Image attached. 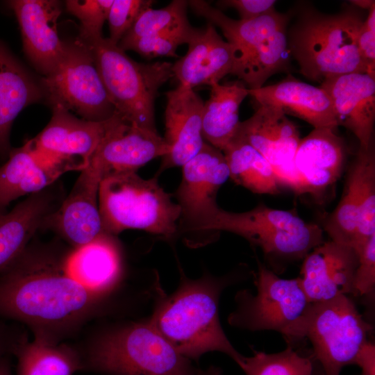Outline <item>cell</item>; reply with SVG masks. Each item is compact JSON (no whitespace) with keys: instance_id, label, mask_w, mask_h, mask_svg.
<instances>
[{"instance_id":"obj_44","label":"cell","mask_w":375,"mask_h":375,"mask_svg":"<svg viewBox=\"0 0 375 375\" xmlns=\"http://www.w3.org/2000/svg\"><path fill=\"white\" fill-rule=\"evenodd\" d=\"M349 3L358 9H365L369 10L372 6H375L374 0H352Z\"/></svg>"},{"instance_id":"obj_12","label":"cell","mask_w":375,"mask_h":375,"mask_svg":"<svg viewBox=\"0 0 375 375\" xmlns=\"http://www.w3.org/2000/svg\"><path fill=\"white\" fill-rule=\"evenodd\" d=\"M182 168L175 192L181 210L178 234L199 235L219 208L217 195L229 178V171L223 152L206 142Z\"/></svg>"},{"instance_id":"obj_43","label":"cell","mask_w":375,"mask_h":375,"mask_svg":"<svg viewBox=\"0 0 375 375\" xmlns=\"http://www.w3.org/2000/svg\"><path fill=\"white\" fill-rule=\"evenodd\" d=\"M0 375H12L9 356L0 357Z\"/></svg>"},{"instance_id":"obj_28","label":"cell","mask_w":375,"mask_h":375,"mask_svg":"<svg viewBox=\"0 0 375 375\" xmlns=\"http://www.w3.org/2000/svg\"><path fill=\"white\" fill-rule=\"evenodd\" d=\"M247 96L249 89L240 80L210 87L202 111V135L207 143L224 150L238 131L240 106Z\"/></svg>"},{"instance_id":"obj_17","label":"cell","mask_w":375,"mask_h":375,"mask_svg":"<svg viewBox=\"0 0 375 375\" xmlns=\"http://www.w3.org/2000/svg\"><path fill=\"white\" fill-rule=\"evenodd\" d=\"M12 10L21 30L24 53L43 76L51 73L62 60L65 42L57 28L60 3L54 0H12Z\"/></svg>"},{"instance_id":"obj_20","label":"cell","mask_w":375,"mask_h":375,"mask_svg":"<svg viewBox=\"0 0 375 375\" xmlns=\"http://www.w3.org/2000/svg\"><path fill=\"white\" fill-rule=\"evenodd\" d=\"M332 102L338 126L351 131L360 147L372 144L375 121V78L366 73H349L320 83Z\"/></svg>"},{"instance_id":"obj_31","label":"cell","mask_w":375,"mask_h":375,"mask_svg":"<svg viewBox=\"0 0 375 375\" xmlns=\"http://www.w3.org/2000/svg\"><path fill=\"white\" fill-rule=\"evenodd\" d=\"M238 365L246 375H315L318 364L312 351L287 344L285 349L273 353L253 351Z\"/></svg>"},{"instance_id":"obj_1","label":"cell","mask_w":375,"mask_h":375,"mask_svg":"<svg viewBox=\"0 0 375 375\" xmlns=\"http://www.w3.org/2000/svg\"><path fill=\"white\" fill-rule=\"evenodd\" d=\"M68 251L31 242L0 272V317L28 327L36 339L58 344L98 310L103 298L66 271Z\"/></svg>"},{"instance_id":"obj_15","label":"cell","mask_w":375,"mask_h":375,"mask_svg":"<svg viewBox=\"0 0 375 375\" xmlns=\"http://www.w3.org/2000/svg\"><path fill=\"white\" fill-rule=\"evenodd\" d=\"M358 258L352 247L331 240L312 249L303 259L298 276L309 303L353 295Z\"/></svg>"},{"instance_id":"obj_36","label":"cell","mask_w":375,"mask_h":375,"mask_svg":"<svg viewBox=\"0 0 375 375\" xmlns=\"http://www.w3.org/2000/svg\"><path fill=\"white\" fill-rule=\"evenodd\" d=\"M113 0H68L66 10L81 22L79 35L102 36V28L107 20Z\"/></svg>"},{"instance_id":"obj_9","label":"cell","mask_w":375,"mask_h":375,"mask_svg":"<svg viewBox=\"0 0 375 375\" xmlns=\"http://www.w3.org/2000/svg\"><path fill=\"white\" fill-rule=\"evenodd\" d=\"M373 326L349 296L311 303L281 334L288 343L308 340L324 375H340L369 342Z\"/></svg>"},{"instance_id":"obj_32","label":"cell","mask_w":375,"mask_h":375,"mask_svg":"<svg viewBox=\"0 0 375 375\" xmlns=\"http://www.w3.org/2000/svg\"><path fill=\"white\" fill-rule=\"evenodd\" d=\"M358 188L359 169L354 160L349 169L341 198L322 227L331 240L353 249L358 224Z\"/></svg>"},{"instance_id":"obj_40","label":"cell","mask_w":375,"mask_h":375,"mask_svg":"<svg viewBox=\"0 0 375 375\" xmlns=\"http://www.w3.org/2000/svg\"><path fill=\"white\" fill-rule=\"evenodd\" d=\"M274 0H222L217 2V8H234L240 19H251L265 15L274 10Z\"/></svg>"},{"instance_id":"obj_18","label":"cell","mask_w":375,"mask_h":375,"mask_svg":"<svg viewBox=\"0 0 375 375\" xmlns=\"http://www.w3.org/2000/svg\"><path fill=\"white\" fill-rule=\"evenodd\" d=\"M169 152L158 132L132 125L119 116L91 158L89 165L102 179L112 174L136 172L148 162Z\"/></svg>"},{"instance_id":"obj_34","label":"cell","mask_w":375,"mask_h":375,"mask_svg":"<svg viewBox=\"0 0 375 375\" xmlns=\"http://www.w3.org/2000/svg\"><path fill=\"white\" fill-rule=\"evenodd\" d=\"M188 1L174 0L166 7L144 10L117 46L136 39L160 34H176L188 32L193 26L187 17Z\"/></svg>"},{"instance_id":"obj_29","label":"cell","mask_w":375,"mask_h":375,"mask_svg":"<svg viewBox=\"0 0 375 375\" xmlns=\"http://www.w3.org/2000/svg\"><path fill=\"white\" fill-rule=\"evenodd\" d=\"M229 171V178L253 193L277 194L280 185L272 166L251 144L234 136L222 151Z\"/></svg>"},{"instance_id":"obj_3","label":"cell","mask_w":375,"mask_h":375,"mask_svg":"<svg viewBox=\"0 0 375 375\" xmlns=\"http://www.w3.org/2000/svg\"><path fill=\"white\" fill-rule=\"evenodd\" d=\"M287 32L290 54L300 73L321 83L349 73H366L358 49V35L365 19L358 8L345 4L335 13H324L306 4L299 6Z\"/></svg>"},{"instance_id":"obj_14","label":"cell","mask_w":375,"mask_h":375,"mask_svg":"<svg viewBox=\"0 0 375 375\" xmlns=\"http://www.w3.org/2000/svg\"><path fill=\"white\" fill-rule=\"evenodd\" d=\"M337 129L313 128L301 138L292 164L276 177L280 186L294 192L322 196L341 175L345 147Z\"/></svg>"},{"instance_id":"obj_7","label":"cell","mask_w":375,"mask_h":375,"mask_svg":"<svg viewBox=\"0 0 375 375\" xmlns=\"http://www.w3.org/2000/svg\"><path fill=\"white\" fill-rule=\"evenodd\" d=\"M220 231L238 235L259 247L277 274L282 273L285 265L303 260L324 242L322 226L304 221L293 210L275 209L262 203L242 212L219 207L203 226L201 235Z\"/></svg>"},{"instance_id":"obj_39","label":"cell","mask_w":375,"mask_h":375,"mask_svg":"<svg viewBox=\"0 0 375 375\" xmlns=\"http://www.w3.org/2000/svg\"><path fill=\"white\" fill-rule=\"evenodd\" d=\"M357 44L366 74L375 78V6L368 10L360 28Z\"/></svg>"},{"instance_id":"obj_22","label":"cell","mask_w":375,"mask_h":375,"mask_svg":"<svg viewBox=\"0 0 375 375\" xmlns=\"http://www.w3.org/2000/svg\"><path fill=\"white\" fill-rule=\"evenodd\" d=\"M249 96L258 106L280 109L285 115L303 119L314 128L338 129L339 126L328 94L320 87L301 82L291 76L276 84L249 89Z\"/></svg>"},{"instance_id":"obj_16","label":"cell","mask_w":375,"mask_h":375,"mask_svg":"<svg viewBox=\"0 0 375 375\" xmlns=\"http://www.w3.org/2000/svg\"><path fill=\"white\" fill-rule=\"evenodd\" d=\"M101 180L99 172L90 165L81 171L71 192L49 215L43 228L53 230L72 248L105 233L99 208Z\"/></svg>"},{"instance_id":"obj_41","label":"cell","mask_w":375,"mask_h":375,"mask_svg":"<svg viewBox=\"0 0 375 375\" xmlns=\"http://www.w3.org/2000/svg\"><path fill=\"white\" fill-rule=\"evenodd\" d=\"M28 340L26 331L20 326L0 320V357L14 355Z\"/></svg>"},{"instance_id":"obj_10","label":"cell","mask_w":375,"mask_h":375,"mask_svg":"<svg viewBox=\"0 0 375 375\" xmlns=\"http://www.w3.org/2000/svg\"><path fill=\"white\" fill-rule=\"evenodd\" d=\"M65 42V54L56 67L40 81L50 106H60L81 118L101 122L115 114L93 56L78 38Z\"/></svg>"},{"instance_id":"obj_11","label":"cell","mask_w":375,"mask_h":375,"mask_svg":"<svg viewBox=\"0 0 375 375\" xmlns=\"http://www.w3.org/2000/svg\"><path fill=\"white\" fill-rule=\"evenodd\" d=\"M256 292L240 291L236 309L228 323L252 331H274L281 334L306 310L309 303L299 278H283L258 261Z\"/></svg>"},{"instance_id":"obj_21","label":"cell","mask_w":375,"mask_h":375,"mask_svg":"<svg viewBox=\"0 0 375 375\" xmlns=\"http://www.w3.org/2000/svg\"><path fill=\"white\" fill-rule=\"evenodd\" d=\"M188 44L185 55L172 64L173 77L180 85L191 89L201 85L211 87L226 75H233L235 50L212 24L197 28Z\"/></svg>"},{"instance_id":"obj_8","label":"cell","mask_w":375,"mask_h":375,"mask_svg":"<svg viewBox=\"0 0 375 375\" xmlns=\"http://www.w3.org/2000/svg\"><path fill=\"white\" fill-rule=\"evenodd\" d=\"M158 177L144 179L136 172H123L101 180L99 208L105 233L115 236L139 229L166 239L178 235L180 207Z\"/></svg>"},{"instance_id":"obj_37","label":"cell","mask_w":375,"mask_h":375,"mask_svg":"<svg viewBox=\"0 0 375 375\" xmlns=\"http://www.w3.org/2000/svg\"><path fill=\"white\" fill-rule=\"evenodd\" d=\"M153 3L151 0H113L107 18L109 40L118 44L139 15Z\"/></svg>"},{"instance_id":"obj_23","label":"cell","mask_w":375,"mask_h":375,"mask_svg":"<svg viewBox=\"0 0 375 375\" xmlns=\"http://www.w3.org/2000/svg\"><path fill=\"white\" fill-rule=\"evenodd\" d=\"M235 136L260 152L274 174L289 168L301 138L296 125L280 109L258 106L251 117L240 122Z\"/></svg>"},{"instance_id":"obj_6","label":"cell","mask_w":375,"mask_h":375,"mask_svg":"<svg viewBox=\"0 0 375 375\" xmlns=\"http://www.w3.org/2000/svg\"><path fill=\"white\" fill-rule=\"evenodd\" d=\"M77 38L91 51L115 113L128 124L157 132L154 103L160 88L173 77L172 63L137 62L108 38Z\"/></svg>"},{"instance_id":"obj_25","label":"cell","mask_w":375,"mask_h":375,"mask_svg":"<svg viewBox=\"0 0 375 375\" xmlns=\"http://www.w3.org/2000/svg\"><path fill=\"white\" fill-rule=\"evenodd\" d=\"M53 185L31 194L10 212L0 215V272L16 259L44 228L47 218L61 203Z\"/></svg>"},{"instance_id":"obj_33","label":"cell","mask_w":375,"mask_h":375,"mask_svg":"<svg viewBox=\"0 0 375 375\" xmlns=\"http://www.w3.org/2000/svg\"><path fill=\"white\" fill-rule=\"evenodd\" d=\"M355 160L359 169L358 216L353 249L359 253L375 235V152L374 144L359 148Z\"/></svg>"},{"instance_id":"obj_27","label":"cell","mask_w":375,"mask_h":375,"mask_svg":"<svg viewBox=\"0 0 375 375\" xmlns=\"http://www.w3.org/2000/svg\"><path fill=\"white\" fill-rule=\"evenodd\" d=\"M44 99L40 81L0 41V156L8 157L10 128L17 116Z\"/></svg>"},{"instance_id":"obj_24","label":"cell","mask_w":375,"mask_h":375,"mask_svg":"<svg viewBox=\"0 0 375 375\" xmlns=\"http://www.w3.org/2000/svg\"><path fill=\"white\" fill-rule=\"evenodd\" d=\"M65 264L74 280L103 299L117 287L123 272L119 244L114 235L106 233L68 251Z\"/></svg>"},{"instance_id":"obj_42","label":"cell","mask_w":375,"mask_h":375,"mask_svg":"<svg viewBox=\"0 0 375 375\" xmlns=\"http://www.w3.org/2000/svg\"><path fill=\"white\" fill-rule=\"evenodd\" d=\"M354 365L361 369V375H375V345L369 341L359 351Z\"/></svg>"},{"instance_id":"obj_5","label":"cell","mask_w":375,"mask_h":375,"mask_svg":"<svg viewBox=\"0 0 375 375\" xmlns=\"http://www.w3.org/2000/svg\"><path fill=\"white\" fill-rule=\"evenodd\" d=\"M188 5L218 27L233 46L236 56L233 75L248 89L260 88L270 76L289 69L287 32L292 11L275 9L254 19H235L205 1L190 0Z\"/></svg>"},{"instance_id":"obj_13","label":"cell","mask_w":375,"mask_h":375,"mask_svg":"<svg viewBox=\"0 0 375 375\" xmlns=\"http://www.w3.org/2000/svg\"><path fill=\"white\" fill-rule=\"evenodd\" d=\"M52 116L31 146L68 171H82L119 118L115 114L101 122L79 118L60 106H52Z\"/></svg>"},{"instance_id":"obj_38","label":"cell","mask_w":375,"mask_h":375,"mask_svg":"<svg viewBox=\"0 0 375 375\" xmlns=\"http://www.w3.org/2000/svg\"><path fill=\"white\" fill-rule=\"evenodd\" d=\"M358 256L353 296L372 297L375 288V235L367 241Z\"/></svg>"},{"instance_id":"obj_19","label":"cell","mask_w":375,"mask_h":375,"mask_svg":"<svg viewBox=\"0 0 375 375\" xmlns=\"http://www.w3.org/2000/svg\"><path fill=\"white\" fill-rule=\"evenodd\" d=\"M165 132L163 137L169 152L162 156L156 175L175 167H182L192 159L205 143L202 135L204 102L193 90L178 85L165 93Z\"/></svg>"},{"instance_id":"obj_26","label":"cell","mask_w":375,"mask_h":375,"mask_svg":"<svg viewBox=\"0 0 375 375\" xmlns=\"http://www.w3.org/2000/svg\"><path fill=\"white\" fill-rule=\"evenodd\" d=\"M66 172L47 160L28 141L10 150L7 161L0 167V215L12 201L44 190Z\"/></svg>"},{"instance_id":"obj_35","label":"cell","mask_w":375,"mask_h":375,"mask_svg":"<svg viewBox=\"0 0 375 375\" xmlns=\"http://www.w3.org/2000/svg\"><path fill=\"white\" fill-rule=\"evenodd\" d=\"M196 29L193 27L182 33L145 36L118 47L124 51L131 50L149 59L159 56L178 58L176 53L178 47L188 44Z\"/></svg>"},{"instance_id":"obj_4","label":"cell","mask_w":375,"mask_h":375,"mask_svg":"<svg viewBox=\"0 0 375 375\" xmlns=\"http://www.w3.org/2000/svg\"><path fill=\"white\" fill-rule=\"evenodd\" d=\"M83 369L106 375H222L219 367H194L149 322L131 323L99 335L81 356Z\"/></svg>"},{"instance_id":"obj_2","label":"cell","mask_w":375,"mask_h":375,"mask_svg":"<svg viewBox=\"0 0 375 375\" xmlns=\"http://www.w3.org/2000/svg\"><path fill=\"white\" fill-rule=\"evenodd\" d=\"M229 277L183 276L173 294L160 297L149 324L179 353L192 360L209 351L228 356L239 365L244 357L226 337L219 319L218 304Z\"/></svg>"},{"instance_id":"obj_30","label":"cell","mask_w":375,"mask_h":375,"mask_svg":"<svg viewBox=\"0 0 375 375\" xmlns=\"http://www.w3.org/2000/svg\"><path fill=\"white\" fill-rule=\"evenodd\" d=\"M14 356L17 360V375H74L83 369L81 355L62 343L27 340Z\"/></svg>"}]
</instances>
